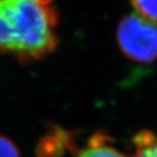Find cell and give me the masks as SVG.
Here are the masks:
<instances>
[{
  "instance_id": "52a82bcc",
  "label": "cell",
  "mask_w": 157,
  "mask_h": 157,
  "mask_svg": "<svg viewBox=\"0 0 157 157\" xmlns=\"http://www.w3.org/2000/svg\"><path fill=\"white\" fill-rule=\"evenodd\" d=\"M0 157H21L19 147L11 139L0 134Z\"/></svg>"
},
{
  "instance_id": "6da1fadb",
  "label": "cell",
  "mask_w": 157,
  "mask_h": 157,
  "mask_svg": "<svg viewBox=\"0 0 157 157\" xmlns=\"http://www.w3.org/2000/svg\"><path fill=\"white\" fill-rule=\"evenodd\" d=\"M58 24L54 0H0V52L39 61L58 48Z\"/></svg>"
},
{
  "instance_id": "277c9868",
  "label": "cell",
  "mask_w": 157,
  "mask_h": 157,
  "mask_svg": "<svg viewBox=\"0 0 157 157\" xmlns=\"http://www.w3.org/2000/svg\"><path fill=\"white\" fill-rule=\"evenodd\" d=\"M113 140L104 132H95L88 139L84 148L78 150L76 157H128L113 145Z\"/></svg>"
},
{
  "instance_id": "8992f818",
  "label": "cell",
  "mask_w": 157,
  "mask_h": 157,
  "mask_svg": "<svg viewBox=\"0 0 157 157\" xmlns=\"http://www.w3.org/2000/svg\"><path fill=\"white\" fill-rule=\"evenodd\" d=\"M137 14L151 21H157V0H130Z\"/></svg>"
},
{
  "instance_id": "7a4b0ae2",
  "label": "cell",
  "mask_w": 157,
  "mask_h": 157,
  "mask_svg": "<svg viewBox=\"0 0 157 157\" xmlns=\"http://www.w3.org/2000/svg\"><path fill=\"white\" fill-rule=\"evenodd\" d=\"M121 52L132 61L150 63L157 59V24L140 14H130L118 24L116 33Z\"/></svg>"
},
{
  "instance_id": "3957f363",
  "label": "cell",
  "mask_w": 157,
  "mask_h": 157,
  "mask_svg": "<svg viewBox=\"0 0 157 157\" xmlns=\"http://www.w3.org/2000/svg\"><path fill=\"white\" fill-rule=\"evenodd\" d=\"M76 132L57 124H49L35 146L36 157H63L67 153L76 154Z\"/></svg>"
},
{
  "instance_id": "5b68a950",
  "label": "cell",
  "mask_w": 157,
  "mask_h": 157,
  "mask_svg": "<svg viewBox=\"0 0 157 157\" xmlns=\"http://www.w3.org/2000/svg\"><path fill=\"white\" fill-rule=\"evenodd\" d=\"M133 157H157V134L150 130H141L132 137Z\"/></svg>"
}]
</instances>
